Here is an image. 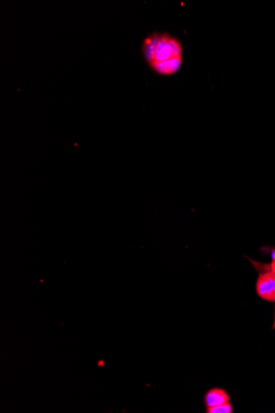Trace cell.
<instances>
[{
	"mask_svg": "<svg viewBox=\"0 0 275 413\" xmlns=\"http://www.w3.org/2000/svg\"><path fill=\"white\" fill-rule=\"evenodd\" d=\"M141 52L146 64L158 75H174L183 65L181 41L168 33H155L143 39Z\"/></svg>",
	"mask_w": 275,
	"mask_h": 413,
	"instance_id": "obj_1",
	"label": "cell"
},
{
	"mask_svg": "<svg viewBox=\"0 0 275 413\" xmlns=\"http://www.w3.org/2000/svg\"><path fill=\"white\" fill-rule=\"evenodd\" d=\"M257 292L259 297L269 302H275V273L267 270L259 273L257 281Z\"/></svg>",
	"mask_w": 275,
	"mask_h": 413,
	"instance_id": "obj_2",
	"label": "cell"
},
{
	"mask_svg": "<svg viewBox=\"0 0 275 413\" xmlns=\"http://www.w3.org/2000/svg\"><path fill=\"white\" fill-rule=\"evenodd\" d=\"M204 402L207 408H213L230 402V396L224 389L214 388L205 394Z\"/></svg>",
	"mask_w": 275,
	"mask_h": 413,
	"instance_id": "obj_3",
	"label": "cell"
},
{
	"mask_svg": "<svg viewBox=\"0 0 275 413\" xmlns=\"http://www.w3.org/2000/svg\"><path fill=\"white\" fill-rule=\"evenodd\" d=\"M206 412L208 413H232L233 408L230 402L222 404V405L213 407V408H207Z\"/></svg>",
	"mask_w": 275,
	"mask_h": 413,
	"instance_id": "obj_4",
	"label": "cell"
},
{
	"mask_svg": "<svg viewBox=\"0 0 275 413\" xmlns=\"http://www.w3.org/2000/svg\"><path fill=\"white\" fill-rule=\"evenodd\" d=\"M270 270H272L273 272L275 273V260L272 261L271 264L270 265Z\"/></svg>",
	"mask_w": 275,
	"mask_h": 413,
	"instance_id": "obj_5",
	"label": "cell"
},
{
	"mask_svg": "<svg viewBox=\"0 0 275 413\" xmlns=\"http://www.w3.org/2000/svg\"><path fill=\"white\" fill-rule=\"evenodd\" d=\"M272 329H275V321H274V324H273Z\"/></svg>",
	"mask_w": 275,
	"mask_h": 413,
	"instance_id": "obj_6",
	"label": "cell"
}]
</instances>
